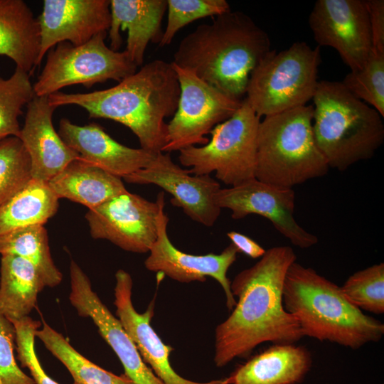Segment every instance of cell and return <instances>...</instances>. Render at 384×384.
Wrapping results in <instances>:
<instances>
[{"label":"cell","mask_w":384,"mask_h":384,"mask_svg":"<svg viewBox=\"0 0 384 384\" xmlns=\"http://www.w3.org/2000/svg\"><path fill=\"white\" fill-rule=\"evenodd\" d=\"M296 260L291 247H273L235 277L230 289L238 301L230 316L215 330L216 366L247 356L265 342L294 343L304 337L297 319L282 302L285 277Z\"/></svg>","instance_id":"1"},{"label":"cell","mask_w":384,"mask_h":384,"mask_svg":"<svg viewBox=\"0 0 384 384\" xmlns=\"http://www.w3.org/2000/svg\"><path fill=\"white\" fill-rule=\"evenodd\" d=\"M180 85L171 63L156 59L112 87L87 93L57 92L48 96L58 107L75 105L90 118L119 122L137 136L141 148L155 154L166 144L165 119L175 114Z\"/></svg>","instance_id":"2"},{"label":"cell","mask_w":384,"mask_h":384,"mask_svg":"<svg viewBox=\"0 0 384 384\" xmlns=\"http://www.w3.org/2000/svg\"><path fill=\"white\" fill-rule=\"evenodd\" d=\"M270 50L268 34L247 14L230 10L186 36L171 63L242 100L251 73Z\"/></svg>","instance_id":"3"},{"label":"cell","mask_w":384,"mask_h":384,"mask_svg":"<svg viewBox=\"0 0 384 384\" xmlns=\"http://www.w3.org/2000/svg\"><path fill=\"white\" fill-rule=\"evenodd\" d=\"M282 302L304 336L358 349L384 334V324L353 305L341 287L297 262L287 270Z\"/></svg>","instance_id":"4"},{"label":"cell","mask_w":384,"mask_h":384,"mask_svg":"<svg viewBox=\"0 0 384 384\" xmlns=\"http://www.w3.org/2000/svg\"><path fill=\"white\" fill-rule=\"evenodd\" d=\"M312 129L329 168L340 171L371 159L384 141L381 115L341 82L321 80L313 97Z\"/></svg>","instance_id":"5"},{"label":"cell","mask_w":384,"mask_h":384,"mask_svg":"<svg viewBox=\"0 0 384 384\" xmlns=\"http://www.w3.org/2000/svg\"><path fill=\"white\" fill-rule=\"evenodd\" d=\"M313 112V105H306L260 122L255 178L293 188L327 174L329 165L314 137Z\"/></svg>","instance_id":"6"},{"label":"cell","mask_w":384,"mask_h":384,"mask_svg":"<svg viewBox=\"0 0 384 384\" xmlns=\"http://www.w3.org/2000/svg\"><path fill=\"white\" fill-rule=\"evenodd\" d=\"M320 63L319 47L303 41L278 53L270 50L251 73L245 98L259 117L306 105L316 90Z\"/></svg>","instance_id":"7"},{"label":"cell","mask_w":384,"mask_h":384,"mask_svg":"<svg viewBox=\"0 0 384 384\" xmlns=\"http://www.w3.org/2000/svg\"><path fill=\"white\" fill-rule=\"evenodd\" d=\"M259 117L245 98L238 110L210 132L203 146L179 151L178 161L194 175H210L225 185L235 186L255 178Z\"/></svg>","instance_id":"8"},{"label":"cell","mask_w":384,"mask_h":384,"mask_svg":"<svg viewBox=\"0 0 384 384\" xmlns=\"http://www.w3.org/2000/svg\"><path fill=\"white\" fill-rule=\"evenodd\" d=\"M98 33L81 46L62 42L47 54L45 65L33 85L35 95L49 96L73 85L90 88L109 80L120 82L137 72V66L125 50L114 51Z\"/></svg>","instance_id":"9"},{"label":"cell","mask_w":384,"mask_h":384,"mask_svg":"<svg viewBox=\"0 0 384 384\" xmlns=\"http://www.w3.org/2000/svg\"><path fill=\"white\" fill-rule=\"evenodd\" d=\"M172 65L180 96L176 111L167 123L166 144L162 149L166 153L206 144L209 139L206 135L230 118L242 102L228 96L192 71Z\"/></svg>","instance_id":"10"},{"label":"cell","mask_w":384,"mask_h":384,"mask_svg":"<svg viewBox=\"0 0 384 384\" xmlns=\"http://www.w3.org/2000/svg\"><path fill=\"white\" fill-rule=\"evenodd\" d=\"M160 192L155 202L127 191L85 215L94 239L107 240L121 249L149 252L157 238L158 218L164 203Z\"/></svg>","instance_id":"11"},{"label":"cell","mask_w":384,"mask_h":384,"mask_svg":"<svg viewBox=\"0 0 384 384\" xmlns=\"http://www.w3.org/2000/svg\"><path fill=\"white\" fill-rule=\"evenodd\" d=\"M217 206L231 211V217L240 220L256 214L269 220L275 229L292 244L302 249L316 245V235L303 228L296 220L295 193L252 178L239 185L220 188L215 197Z\"/></svg>","instance_id":"12"},{"label":"cell","mask_w":384,"mask_h":384,"mask_svg":"<svg viewBox=\"0 0 384 384\" xmlns=\"http://www.w3.org/2000/svg\"><path fill=\"white\" fill-rule=\"evenodd\" d=\"M308 21L319 46L335 49L351 71L363 66L372 49L363 0H318Z\"/></svg>","instance_id":"13"},{"label":"cell","mask_w":384,"mask_h":384,"mask_svg":"<svg viewBox=\"0 0 384 384\" xmlns=\"http://www.w3.org/2000/svg\"><path fill=\"white\" fill-rule=\"evenodd\" d=\"M191 174L188 169H183L172 161L170 153L160 152L149 166L122 179L130 183L154 184L161 188L171 194V203L182 208L191 220L211 227L221 211L215 200L220 184L210 175Z\"/></svg>","instance_id":"14"},{"label":"cell","mask_w":384,"mask_h":384,"mask_svg":"<svg viewBox=\"0 0 384 384\" xmlns=\"http://www.w3.org/2000/svg\"><path fill=\"white\" fill-rule=\"evenodd\" d=\"M164 206L165 203L159 210L157 238L144 261L145 267L182 283L204 282L207 277H210L222 287L225 294L226 306L232 310L236 304V299L231 292V282L227 273L237 259L238 250L231 243L219 254L196 255L179 250L168 236L169 218L164 212Z\"/></svg>","instance_id":"15"},{"label":"cell","mask_w":384,"mask_h":384,"mask_svg":"<svg viewBox=\"0 0 384 384\" xmlns=\"http://www.w3.org/2000/svg\"><path fill=\"white\" fill-rule=\"evenodd\" d=\"M69 300L78 314L90 318L120 361L133 384H164L146 365L116 318L92 289L90 279L73 260L70 264Z\"/></svg>","instance_id":"16"},{"label":"cell","mask_w":384,"mask_h":384,"mask_svg":"<svg viewBox=\"0 0 384 384\" xmlns=\"http://www.w3.org/2000/svg\"><path fill=\"white\" fill-rule=\"evenodd\" d=\"M109 0H44L38 17L39 65L44 55L55 46L69 42L75 46L89 41L110 26Z\"/></svg>","instance_id":"17"},{"label":"cell","mask_w":384,"mask_h":384,"mask_svg":"<svg viewBox=\"0 0 384 384\" xmlns=\"http://www.w3.org/2000/svg\"><path fill=\"white\" fill-rule=\"evenodd\" d=\"M114 306L122 326L136 346L144 361L164 384H228L227 378L208 382L186 379L172 368L169 356L172 351L151 326L153 309L143 313L134 309L132 301V279L123 270L115 274Z\"/></svg>","instance_id":"18"},{"label":"cell","mask_w":384,"mask_h":384,"mask_svg":"<svg viewBox=\"0 0 384 384\" xmlns=\"http://www.w3.org/2000/svg\"><path fill=\"white\" fill-rule=\"evenodd\" d=\"M58 132L80 159L122 178L149 166L158 154L123 145L95 123L80 126L62 118Z\"/></svg>","instance_id":"19"},{"label":"cell","mask_w":384,"mask_h":384,"mask_svg":"<svg viewBox=\"0 0 384 384\" xmlns=\"http://www.w3.org/2000/svg\"><path fill=\"white\" fill-rule=\"evenodd\" d=\"M48 96L37 97L28 104L19 139L31 159V178L49 181L70 162L80 159L61 139L53 125Z\"/></svg>","instance_id":"20"},{"label":"cell","mask_w":384,"mask_h":384,"mask_svg":"<svg viewBox=\"0 0 384 384\" xmlns=\"http://www.w3.org/2000/svg\"><path fill=\"white\" fill-rule=\"evenodd\" d=\"M110 9V48L118 51L122 43L119 31L127 30L125 51L137 67L142 66L149 43L159 44L161 40L167 0H111Z\"/></svg>","instance_id":"21"},{"label":"cell","mask_w":384,"mask_h":384,"mask_svg":"<svg viewBox=\"0 0 384 384\" xmlns=\"http://www.w3.org/2000/svg\"><path fill=\"white\" fill-rule=\"evenodd\" d=\"M311 357L304 346L274 344L227 378L228 384H294L307 373Z\"/></svg>","instance_id":"22"},{"label":"cell","mask_w":384,"mask_h":384,"mask_svg":"<svg viewBox=\"0 0 384 384\" xmlns=\"http://www.w3.org/2000/svg\"><path fill=\"white\" fill-rule=\"evenodd\" d=\"M122 178L80 159L48 181L58 198L94 209L127 191Z\"/></svg>","instance_id":"23"},{"label":"cell","mask_w":384,"mask_h":384,"mask_svg":"<svg viewBox=\"0 0 384 384\" xmlns=\"http://www.w3.org/2000/svg\"><path fill=\"white\" fill-rule=\"evenodd\" d=\"M40 51L38 20L23 0H0V56L31 75Z\"/></svg>","instance_id":"24"},{"label":"cell","mask_w":384,"mask_h":384,"mask_svg":"<svg viewBox=\"0 0 384 384\" xmlns=\"http://www.w3.org/2000/svg\"><path fill=\"white\" fill-rule=\"evenodd\" d=\"M45 287L29 261L16 255H1L0 313L11 323L28 316Z\"/></svg>","instance_id":"25"},{"label":"cell","mask_w":384,"mask_h":384,"mask_svg":"<svg viewBox=\"0 0 384 384\" xmlns=\"http://www.w3.org/2000/svg\"><path fill=\"white\" fill-rule=\"evenodd\" d=\"M58 200L47 181L31 178L0 208V235L23 227L44 225L56 213Z\"/></svg>","instance_id":"26"},{"label":"cell","mask_w":384,"mask_h":384,"mask_svg":"<svg viewBox=\"0 0 384 384\" xmlns=\"http://www.w3.org/2000/svg\"><path fill=\"white\" fill-rule=\"evenodd\" d=\"M0 254L16 255L29 261L46 287H54L62 282L63 274L52 259L43 225L23 227L1 235Z\"/></svg>","instance_id":"27"},{"label":"cell","mask_w":384,"mask_h":384,"mask_svg":"<svg viewBox=\"0 0 384 384\" xmlns=\"http://www.w3.org/2000/svg\"><path fill=\"white\" fill-rule=\"evenodd\" d=\"M36 336L65 366L76 384H133L125 374L115 375L89 361L44 321Z\"/></svg>","instance_id":"28"},{"label":"cell","mask_w":384,"mask_h":384,"mask_svg":"<svg viewBox=\"0 0 384 384\" xmlns=\"http://www.w3.org/2000/svg\"><path fill=\"white\" fill-rule=\"evenodd\" d=\"M35 96L28 73L16 67L8 79L0 76V142L10 137H19L18 118Z\"/></svg>","instance_id":"29"},{"label":"cell","mask_w":384,"mask_h":384,"mask_svg":"<svg viewBox=\"0 0 384 384\" xmlns=\"http://www.w3.org/2000/svg\"><path fill=\"white\" fill-rule=\"evenodd\" d=\"M341 83L354 97L384 117V52L372 48L363 66L348 73Z\"/></svg>","instance_id":"30"},{"label":"cell","mask_w":384,"mask_h":384,"mask_svg":"<svg viewBox=\"0 0 384 384\" xmlns=\"http://www.w3.org/2000/svg\"><path fill=\"white\" fill-rule=\"evenodd\" d=\"M31 159L18 137L0 142V208L31 179Z\"/></svg>","instance_id":"31"},{"label":"cell","mask_w":384,"mask_h":384,"mask_svg":"<svg viewBox=\"0 0 384 384\" xmlns=\"http://www.w3.org/2000/svg\"><path fill=\"white\" fill-rule=\"evenodd\" d=\"M355 306L375 314L384 313V264H375L351 274L341 287Z\"/></svg>","instance_id":"32"},{"label":"cell","mask_w":384,"mask_h":384,"mask_svg":"<svg viewBox=\"0 0 384 384\" xmlns=\"http://www.w3.org/2000/svg\"><path fill=\"white\" fill-rule=\"evenodd\" d=\"M167 23L159 46L169 45L176 33L187 24L207 16L230 11L225 0H167Z\"/></svg>","instance_id":"33"},{"label":"cell","mask_w":384,"mask_h":384,"mask_svg":"<svg viewBox=\"0 0 384 384\" xmlns=\"http://www.w3.org/2000/svg\"><path fill=\"white\" fill-rule=\"evenodd\" d=\"M12 324L16 330L17 359L21 366L28 369L36 384H59L45 372L35 351L36 331L42 324L29 316Z\"/></svg>","instance_id":"34"},{"label":"cell","mask_w":384,"mask_h":384,"mask_svg":"<svg viewBox=\"0 0 384 384\" xmlns=\"http://www.w3.org/2000/svg\"><path fill=\"white\" fill-rule=\"evenodd\" d=\"M16 330L0 313V384H36L18 366L15 356Z\"/></svg>","instance_id":"35"},{"label":"cell","mask_w":384,"mask_h":384,"mask_svg":"<svg viewBox=\"0 0 384 384\" xmlns=\"http://www.w3.org/2000/svg\"><path fill=\"white\" fill-rule=\"evenodd\" d=\"M364 1L368 14L372 48L384 52V1Z\"/></svg>","instance_id":"36"},{"label":"cell","mask_w":384,"mask_h":384,"mask_svg":"<svg viewBox=\"0 0 384 384\" xmlns=\"http://www.w3.org/2000/svg\"><path fill=\"white\" fill-rule=\"evenodd\" d=\"M227 236L238 252L252 258L262 257L266 252L260 245L244 234L230 231L227 233Z\"/></svg>","instance_id":"37"},{"label":"cell","mask_w":384,"mask_h":384,"mask_svg":"<svg viewBox=\"0 0 384 384\" xmlns=\"http://www.w3.org/2000/svg\"><path fill=\"white\" fill-rule=\"evenodd\" d=\"M73 384H76V383H73Z\"/></svg>","instance_id":"38"}]
</instances>
